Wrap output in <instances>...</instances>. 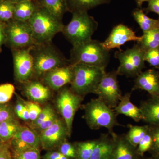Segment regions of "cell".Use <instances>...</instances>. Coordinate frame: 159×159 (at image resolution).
Listing matches in <instances>:
<instances>
[{
	"mask_svg": "<svg viewBox=\"0 0 159 159\" xmlns=\"http://www.w3.org/2000/svg\"><path fill=\"white\" fill-rule=\"evenodd\" d=\"M28 22L35 45L52 43L55 35L61 32L64 26L62 20L39 6Z\"/></svg>",
	"mask_w": 159,
	"mask_h": 159,
	"instance_id": "obj_1",
	"label": "cell"
},
{
	"mask_svg": "<svg viewBox=\"0 0 159 159\" xmlns=\"http://www.w3.org/2000/svg\"><path fill=\"white\" fill-rule=\"evenodd\" d=\"M110 59V51L106 50L97 40L91 39L73 46L70 64H78L106 68Z\"/></svg>",
	"mask_w": 159,
	"mask_h": 159,
	"instance_id": "obj_2",
	"label": "cell"
},
{
	"mask_svg": "<svg viewBox=\"0 0 159 159\" xmlns=\"http://www.w3.org/2000/svg\"><path fill=\"white\" fill-rule=\"evenodd\" d=\"M31 53L34 61V77L38 78H42L54 69L70 64L69 59L52 43L35 45L31 48Z\"/></svg>",
	"mask_w": 159,
	"mask_h": 159,
	"instance_id": "obj_3",
	"label": "cell"
},
{
	"mask_svg": "<svg viewBox=\"0 0 159 159\" xmlns=\"http://www.w3.org/2000/svg\"><path fill=\"white\" fill-rule=\"evenodd\" d=\"M83 109L84 118L89 128L93 130L105 128L111 134L114 132L115 127L120 125L117 121L118 115L113 109L107 105L99 97L91 99L83 106Z\"/></svg>",
	"mask_w": 159,
	"mask_h": 159,
	"instance_id": "obj_4",
	"label": "cell"
},
{
	"mask_svg": "<svg viewBox=\"0 0 159 159\" xmlns=\"http://www.w3.org/2000/svg\"><path fill=\"white\" fill-rule=\"evenodd\" d=\"M72 15L70 21L64 25L61 31L66 39L73 46L92 39L98 22L88 11H75Z\"/></svg>",
	"mask_w": 159,
	"mask_h": 159,
	"instance_id": "obj_5",
	"label": "cell"
},
{
	"mask_svg": "<svg viewBox=\"0 0 159 159\" xmlns=\"http://www.w3.org/2000/svg\"><path fill=\"white\" fill-rule=\"evenodd\" d=\"M74 65V75L71 83V89L75 93L84 97L95 93L103 75L105 68L78 64Z\"/></svg>",
	"mask_w": 159,
	"mask_h": 159,
	"instance_id": "obj_6",
	"label": "cell"
},
{
	"mask_svg": "<svg viewBox=\"0 0 159 159\" xmlns=\"http://www.w3.org/2000/svg\"><path fill=\"white\" fill-rule=\"evenodd\" d=\"M145 52L138 43L125 51H117L115 57L119 60L120 64L116 72L118 75L127 77H136L145 68Z\"/></svg>",
	"mask_w": 159,
	"mask_h": 159,
	"instance_id": "obj_7",
	"label": "cell"
},
{
	"mask_svg": "<svg viewBox=\"0 0 159 159\" xmlns=\"http://www.w3.org/2000/svg\"><path fill=\"white\" fill-rule=\"evenodd\" d=\"M6 42L11 50L28 48L35 45L29 22L13 19L6 23Z\"/></svg>",
	"mask_w": 159,
	"mask_h": 159,
	"instance_id": "obj_8",
	"label": "cell"
},
{
	"mask_svg": "<svg viewBox=\"0 0 159 159\" xmlns=\"http://www.w3.org/2000/svg\"><path fill=\"white\" fill-rule=\"evenodd\" d=\"M83 98V97L75 93L71 89L66 88L62 89L57 96L56 106L63 118L68 137L71 136L74 116Z\"/></svg>",
	"mask_w": 159,
	"mask_h": 159,
	"instance_id": "obj_9",
	"label": "cell"
},
{
	"mask_svg": "<svg viewBox=\"0 0 159 159\" xmlns=\"http://www.w3.org/2000/svg\"><path fill=\"white\" fill-rule=\"evenodd\" d=\"M116 71L106 73L95 93L111 108L117 106L122 97L119 87Z\"/></svg>",
	"mask_w": 159,
	"mask_h": 159,
	"instance_id": "obj_10",
	"label": "cell"
},
{
	"mask_svg": "<svg viewBox=\"0 0 159 159\" xmlns=\"http://www.w3.org/2000/svg\"><path fill=\"white\" fill-rule=\"evenodd\" d=\"M32 47L12 50L15 78L22 84L30 81L34 76V61L31 53Z\"/></svg>",
	"mask_w": 159,
	"mask_h": 159,
	"instance_id": "obj_11",
	"label": "cell"
},
{
	"mask_svg": "<svg viewBox=\"0 0 159 159\" xmlns=\"http://www.w3.org/2000/svg\"><path fill=\"white\" fill-rule=\"evenodd\" d=\"M141 36H137L131 28L123 24H119L114 27L108 37L102 44L103 48L110 51L115 48H118L121 51V47L129 41L139 42Z\"/></svg>",
	"mask_w": 159,
	"mask_h": 159,
	"instance_id": "obj_12",
	"label": "cell"
},
{
	"mask_svg": "<svg viewBox=\"0 0 159 159\" xmlns=\"http://www.w3.org/2000/svg\"><path fill=\"white\" fill-rule=\"evenodd\" d=\"M39 134L41 145L46 149H52L59 146L68 137L64 121L58 118L51 126Z\"/></svg>",
	"mask_w": 159,
	"mask_h": 159,
	"instance_id": "obj_13",
	"label": "cell"
},
{
	"mask_svg": "<svg viewBox=\"0 0 159 159\" xmlns=\"http://www.w3.org/2000/svg\"><path fill=\"white\" fill-rule=\"evenodd\" d=\"M14 153L32 148H39L41 145L39 134L33 129L21 125L11 140Z\"/></svg>",
	"mask_w": 159,
	"mask_h": 159,
	"instance_id": "obj_14",
	"label": "cell"
},
{
	"mask_svg": "<svg viewBox=\"0 0 159 159\" xmlns=\"http://www.w3.org/2000/svg\"><path fill=\"white\" fill-rule=\"evenodd\" d=\"M74 75V65L70 64L54 69L46 73L42 78L45 84L55 91L71 84Z\"/></svg>",
	"mask_w": 159,
	"mask_h": 159,
	"instance_id": "obj_15",
	"label": "cell"
},
{
	"mask_svg": "<svg viewBox=\"0 0 159 159\" xmlns=\"http://www.w3.org/2000/svg\"><path fill=\"white\" fill-rule=\"evenodd\" d=\"M146 91L152 97H159V73L154 69L142 72L136 77L132 91Z\"/></svg>",
	"mask_w": 159,
	"mask_h": 159,
	"instance_id": "obj_16",
	"label": "cell"
},
{
	"mask_svg": "<svg viewBox=\"0 0 159 159\" xmlns=\"http://www.w3.org/2000/svg\"><path fill=\"white\" fill-rule=\"evenodd\" d=\"M115 142V145L111 159H139L137 148L131 145L125 134H111Z\"/></svg>",
	"mask_w": 159,
	"mask_h": 159,
	"instance_id": "obj_17",
	"label": "cell"
},
{
	"mask_svg": "<svg viewBox=\"0 0 159 159\" xmlns=\"http://www.w3.org/2000/svg\"><path fill=\"white\" fill-rule=\"evenodd\" d=\"M24 93L32 101L43 102L51 97V89L39 80H30L23 84Z\"/></svg>",
	"mask_w": 159,
	"mask_h": 159,
	"instance_id": "obj_18",
	"label": "cell"
},
{
	"mask_svg": "<svg viewBox=\"0 0 159 159\" xmlns=\"http://www.w3.org/2000/svg\"><path fill=\"white\" fill-rule=\"evenodd\" d=\"M131 93H128L122 96L117 106L114 109L117 115H123L133 119L136 122L142 120L141 110L130 100Z\"/></svg>",
	"mask_w": 159,
	"mask_h": 159,
	"instance_id": "obj_19",
	"label": "cell"
},
{
	"mask_svg": "<svg viewBox=\"0 0 159 159\" xmlns=\"http://www.w3.org/2000/svg\"><path fill=\"white\" fill-rule=\"evenodd\" d=\"M142 120L149 125H159V97H152L141 103Z\"/></svg>",
	"mask_w": 159,
	"mask_h": 159,
	"instance_id": "obj_20",
	"label": "cell"
},
{
	"mask_svg": "<svg viewBox=\"0 0 159 159\" xmlns=\"http://www.w3.org/2000/svg\"><path fill=\"white\" fill-rule=\"evenodd\" d=\"M115 145L112 137L108 134H102L98 139L90 159H111Z\"/></svg>",
	"mask_w": 159,
	"mask_h": 159,
	"instance_id": "obj_21",
	"label": "cell"
},
{
	"mask_svg": "<svg viewBox=\"0 0 159 159\" xmlns=\"http://www.w3.org/2000/svg\"><path fill=\"white\" fill-rule=\"evenodd\" d=\"M38 6L34 0H26L15 3L14 19L29 21L36 11Z\"/></svg>",
	"mask_w": 159,
	"mask_h": 159,
	"instance_id": "obj_22",
	"label": "cell"
},
{
	"mask_svg": "<svg viewBox=\"0 0 159 159\" xmlns=\"http://www.w3.org/2000/svg\"><path fill=\"white\" fill-rule=\"evenodd\" d=\"M38 6L48 10L60 19L62 20L68 11L66 0H34Z\"/></svg>",
	"mask_w": 159,
	"mask_h": 159,
	"instance_id": "obj_23",
	"label": "cell"
},
{
	"mask_svg": "<svg viewBox=\"0 0 159 159\" xmlns=\"http://www.w3.org/2000/svg\"><path fill=\"white\" fill-rule=\"evenodd\" d=\"M111 0H66L68 11H88L97 6L110 3Z\"/></svg>",
	"mask_w": 159,
	"mask_h": 159,
	"instance_id": "obj_24",
	"label": "cell"
},
{
	"mask_svg": "<svg viewBox=\"0 0 159 159\" xmlns=\"http://www.w3.org/2000/svg\"><path fill=\"white\" fill-rule=\"evenodd\" d=\"M132 16L143 32L159 29V19L148 17L142 9L137 8L134 9Z\"/></svg>",
	"mask_w": 159,
	"mask_h": 159,
	"instance_id": "obj_25",
	"label": "cell"
},
{
	"mask_svg": "<svg viewBox=\"0 0 159 159\" xmlns=\"http://www.w3.org/2000/svg\"><path fill=\"white\" fill-rule=\"evenodd\" d=\"M21 126L16 118L2 122L0 123V139L5 143L11 140Z\"/></svg>",
	"mask_w": 159,
	"mask_h": 159,
	"instance_id": "obj_26",
	"label": "cell"
},
{
	"mask_svg": "<svg viewBox=\"0 0 159 159\" xmlns=\"http://www.w3.org/2000/svg\"><path fill=\"white\" fill-rule=\"evenodd\" d=\"M137 43L145 52L159 46V29L143 32Z\"/></svg>",
	"mask_w": 159,
	"mask_h": 159,
	"instance_id": "obj_27",
	"label": "cell"
},
{
	"mask_svg": "<svg viewBox=\"0 0 159 159\" xmlns=\"http://www.w3.org/2000/svg\"><path fill=\"white\" fill-rule=\"evenodd\" d=\"M129 131L125 138L131 145L137 148L140 141L149 130V125H128Z\"/></svg>",
	"mask_w": 159,
	"mask_h": 159,
	"instance_id": "obj_28",
	"label": "cell"
},
{
	"mask_svg": "<svg viewBox=\"0 0 159 159\" xmlns=\"http://www.w3.org/2000/svg\"><path fill=\"white\" fill-rule=\"evenodd\" d=\"M98 139L76 142L74 143L77 151V159H90Z\"/></svg>",
	"mask_w": 159,
	"mask_h": 159,
	"instance_id": "obj_29",
	"label": "cell"
},
{
	"mask_svg": "<svg viewBox=\"0 0 159 159\" xmlns=\"http://www.w3.org/2000/svg\"><path fill=\"white\" fill-rule=\"evenodd\" d=\"M15 3L9 0H0V22L7 23L14 19Z\"/></svg>",
	"mask_w": 159,
	"mask_h": 159,
	"instance_id": "obj_30",
	"label": "cell"
},
{
	"mask_svg": "<svg viewBox=\"0 0 159 159\" xmlns=\"http://www.w3.org/2000/svg\"><path fill=\"white\" fill-rule=\"evenodd\" d=\"M55 114L54 111L50 105H47L42 109V111L39 114L37 119L34 122H31L30 127L34 130L38 126L46 121L51 116Z\"/></svg>",
	"mask_w": 159,
	"mask_h": 159,
	"instance_id": "obj_31",
	"label": "cell"
},
{
	"mask_svg": "<svg viewBox=\"0 0 159 159\" xmlns=\"http://www.w3.org/2000/svg\"><path fill=\"white\" fill-rule=\"evenodd\" d=\"M14 93V86L11 84L0 85V104L7 103L12 98Z\"/></svg>",
	"mask_w": 159,
	"mask_h": 159,
	"instance_id": "obj_32",
	"label": "cell"
},
{
	"mask_svg": "<svg viewBox=\"0 0 159 159\" xmlns=\"http://www.w3.org/2000/svg\"><path fill=\"white\" fill-rule=\"evenodd\" d=\"M152 143V137L149 129L148 132L143 137L137 146V151L139 156H143L145 152L151 149Z\"/></svg>",
	"mask_w": 159,
	"mask_h": 159,
	"instance_id": "obj_33",
	"label": "cell"
},
{
	"mask_svg": "<svg viewBox=\"0 0 159 159\" xmlns=\"http://www.w3.org/2000/svg\"><path fill=\"white\" fill-rule=\"evenodd\" d=\"M144 59L152 66L155 68H159V46L146 51Z\"/></svg>",
	"mask_w": 159,
	"mask_h": 159,
	"instance_id": "obj_34",
	"label": "cell"
},
{
	"mask_svg": "<svg viewBox=\"0 0 159 159\" xmlns=\"http://www.w3.org/2000/svg\"><path fill=\"white\" fill-rule=\"evenodd\" d=\"M59 152L70 159H77V151L74 144L65 141L59 145Z\"/></svg>",
	"mask_w": 159,
	"mask_h": 159,
	"instance_id": "obj_35",
	"label": "cell"
},
{
	"mask_svg": "<svg viewBox=\"0 0 159 159\" xmlns=\"http://www.w3.org/2000/svg\"><path fill=\"white\" fill-rule=\"evenodd\" d=\"M16 118L14 109L9 104H0V123Z\"/></svg>",
	"mask_w": 159,
	"mask_h": 159,
	"instance_id": "obj_36",
	"label": "cell"
},
{
	"mask_svg": "<svg viewBox=\"0 0 159 159\" xmlns=\"http://www.w3.org/2000/svg\"><path fill=\"white\" fill-rule=\"evenodd\" d=\"M14 159H40L39 149L32 148L16 152Z\"/></svg>",
	"mask_w": 159,
	"mask_h": 159,
	"instance_id": "obj_37",
	"label": "cell"
},
{
	"mask_svg": "<svg viewBox=\"0 0 159 159\" xmlns=\"http://www.w3.org/2000/svg\"><path fill=\"white\" fill-rule=\"evenodd\" d=\"M21 99L24 104L26 106L29 111L30 115V120L31 122H34L37 119L39 114L42 111V108L40 106L35 102H33L31 101H25Z\"/></svg>",
	"mask_w": 159,
	"mask_h": 159,
	"instance_id": "obj_38",
	"label": "cell"
},
{
	"mask_svg": "<svg viewBox=\"0 0 159 159\" xmlns=\"http://www.w3.org/2000/svg\"><path fill=\"white\" fill-rule=\"evenodd\" d=\"M149 129L153 141L151 149L159 154V125H149Z\"/></svg>",
	"mask_w": 159,
	"mask_h": 159,
	"instance_id": "obj_39",
	"label": "cell"
},
{
	"mask_svg": "<svg viewBox=\"0 0 159 159\" xmlns=\"http://www.w3.org/2000/svg\"><path fill=\"white\" fill-rule=\"evenodd\" d=\"M58 119L56 114H54L53 116H51V117L47 119L46 121H45L40 124L39 126H38L37 128L35 129L34 130L38 134H39L43 131L45 129L48 128L50 126L53 125V124L56 122V120Z\"/></svg>",
	"mask_w": 159,
	"mask_h": 159,
	"instance_id": "obj_40",
	"label": "cell"
},
{
	"mask_svg": "<svg viewBox=\"0 0 159 159\" xmlns=\"http://www.w3.org/2000/svg\"><path fill=\"white\" fill-rule=\"evenodd\" d=\"M142 9L146 14L154 12L157 14L159 17V0H149L147 7Z\"/></svg>",
	"mask_w": 159,
	"mask_h": 159,
	"instance_id": "obj_41",
	"label": "cell"
},
{
	"mask_svg": "<svg viewBox=\"0 0 159 159\" xmlns=\"http://www.w3.org/2000/svg\"><path fill=\"white\" fill-rule=\"evenodd\" d=\"M6 23L0 22V52L2 50V46L6 43Z\"/></svg>",
	"mask_w": 159,
	"mask_h": 159,
	"instance_id": "obj_42",
	"label": "cell"
},
{
	"mask_svg": "<svg viewBox=\"0 0 159 159\" xmlns=\"http://www.w3.org/2000/svg\"><path fill=\"white\" fill-rule=\"evenodd\" d=\"M45 159H70L59 152H48L45 156Z\"/></svg>",
	"mask_w": 159,
	"mask_h": 159,
	"instance_id": "obj_43",
	"label": "cell"
},
{
	"mask_svg": "<svg viewBox=\"0 0 159 159\" xmlns=\"http://www.w3.org/2000/svg\"><path fill=\"white\" fill-rule=\"evenodd\" d=\"M18 99L14 109L16 115L20 118L21 116L22 112L24 103L22 101L21 98L19 97Z\"/></svg>",
	"mask_w": 159,
	"mask_h": 159,
	"instance_id": "obj_44",
	"label": "cell"
},
{
	"mask_svg": "<svg viewBox=\"0 0 159 159\" xmlns=\"http://www.w3.org/2000/svg\"><path fill=\"white\" fill-rule=\"evenodd\" d=\"M20 119H22V120H24V121H30V115H29V111H28V108L26 107V106L24 104V107H23L22 112L21 116Z\"/></svg>",
	"mask_w": 159,
	"mask_h": 159,
	"instance_id": "obj_45",
	"label": "cell"
},
{
	"mask_svg": "<svg viewBox=\"0 0 159 159\" xmlns=\"http://www.w3.org/2000/svg\"><path fill=\"white\" fill-rule=\"evenodd\" d=\"M0 159H12L8 146L6 147L2 152V154L0 156Z\"/></svg>",
	"mask_w": 159,
	"mask_h": 159,
	"instance_id": "obj_46",
	"label": "cell"
},
{
	"mask_svg": "<svg viewBox=\"0 0 159 159\" xmlns=\"http://www.w3.org/2000/svg\"><path fill=\"white\" fill-rule=\"evenodd\" d=\"M149 0H135L138 8L142 9V6L143 3L145 2H148Z\"/></svg>",
	"mask_w": 159,
	"mask_h": 159,
	"instance_id": "obj_47",
	"label": "cell"
},
{
	"mask_svg": "<svg viewBox=\"0 0 159 159\" xmlns=\"http://www.w3.org/2000/svg\"><path fill=\"white\" fill-rule=\"evenodd\" d=\"M7 146H8V145L6 144V143H3V144L0 145V156L2 154V152H3L4 149H5Z\"/></svg>",
	"mask_w": 159,
	"mask_h": 159,
	"instance_id": "obj_48",
	"label": "cell"
},
{
	"mask_svg": "<svg viewBox=\"0 0 159 159\" xmlns=\"http://www.w3.org/2000/svg\"><path fill=\"white\" fill-rule=\"evenodd\" d=\"M11 2L14 3L19 2H22V1H26V0H9Z\"/></svg>",
	"mask_w": 159,
	"mask_h": 159,
	"instance_id": "obj_49",
	"label": "cell"
},
{
	"mask_svg": "<svg viewBox=\"0 0 159 159\" xmlns=\"http://www.w3.org/2000/svg\"><path fill=\"white\" fill-rule=\"evenodd\" d=\"M5 143V142H3V141H2V140H1V139H0V145H2V144H3V143Z\"/></svg>",
	"mask_w": 159,
	"mask_h": 159,
	"instance_id": "obj_50",
	"label": "cell"
},
{
	"mask_svg": "<svg viewBox=\"0 0 159 159\" xmlns=\"http://www.w3.org/2000/svg\"><path fill=\"white\" fill-rule=\"evenodd\" d=\"M151 159H159V157H155L154 158Z\"/></svg>",
	"mask_w": 159,
	"mask_h": 159,
	"instance_id": "obj_51",
	"label": "cell"
}]
</instances>
